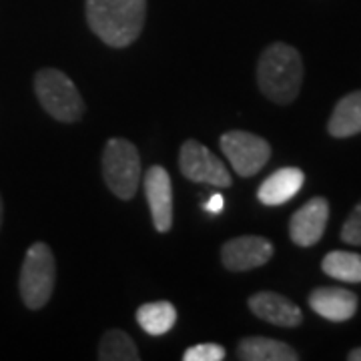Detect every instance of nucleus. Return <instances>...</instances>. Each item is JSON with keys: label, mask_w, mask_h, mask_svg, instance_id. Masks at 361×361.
<instances>
[{"label": "nucleus", "mask_w": 361, "mask_h": 361, "mask_svg": "<svg viewBox=\"0 0 361 361\" xmlns=\"http://www.w3.org/2000/svg\"><path fill=\"white\" fill-rule=\"evenodd\" d=\"M147 16V0H87L90 30L113 49H125L139 39Z\"/></svg>", "instance_id": "obj_1"}, {"label": "nucleus", "mask_w": 361, "mask_h": 361, "mask_svg": "<svg viewBox=\"0 0 361 361\" xmlns=\"http://www.w3.org/2000/svg\"><path fill=\"white\" fill-rule=\"evenodd\" d=\"M303 80V63L297 49L285 42L269 44L257 65V82L261 92L277 104L293 103Z\"/></svg>", "instance_id": "obj_2"}, {"label": "nucleus", "mask_w": 361, "mask_h": 361, "mask_svg": "<svg viewBox=\"0 0 361 361\" xmlns=\"http://www.w3.org/2000/svg\"><path fill=\"white\" fill-rule=\"evenodd\" d=\"M56 281V263L52 255L51 247L42 241H37L28 247L20 277H18V289L20 297L28 310H42L54 291Z\"/></svg>", "instance_id": "obj_3"}, {"label": "nucleus", "mask_w": 361, "mask_h": 361, "mask_svg": "<svg viewBox=\"0 0 361 361\" xmlns=\"http://www.w3.org/2000/svg\"><path fill=\"white\" fill-rule=\"evenodd\" d=\"M35 92L42 109L61 123H77L85 113V101L75 82L59 68H42L35 77Z\"/></svg>", "instance_id": "obj_4"}, {"label": "nucleus", "mask_w": 361, "mask_h": 361, "mask_svg": "<svg viewBox=\"0 0 361 361\" xmlns=\"http://www.w3.org/2000/svg\"><path fill=\"white\" fill-rule=\"evenodd\" d=\"M103 177L113 193L129 201L141 183V157L127 139H109L103 153Z\"/></svg>", "instance_id": "obj_5"}, {"label": "nucleus", "mask_w": 361, "mask_h": 361, "mask_svg": "<svg viewBox=\"0 0 361 361\" xmlns=\"http://www.w3.org/2000/svg\"><path fill=\"white\" fill-rule=\"evenodd\" d=\"M221 151L229 159L231 167L241 177H253L267 165L271 145L253 133L229 130L221 137Z\"/></svg>", "instance_id": "obj_6"}, {"label": "nucleus", "mask_w": 361, "mask_h": 361, "mask_svg": "<svg viewBox=\"0 0 361 361\" xmlns=\"http://www.w3.org/2000/svg\"><path fill=\"white\" fill-rule=\"evenodd\" d=\"M179 169L183 177L195 183H209L219 189H227L233 183L225 163L219 161V157L213 155L205 145L195 139L183 142L179 153Z\"/></svg>", "instance_id": "obj_7"}, {"label": "nucleus", "mask_w": 361, "mask_h": 361, "mask_svg": "<svg viewBox=\"0 0 361 361\" xmlns=\"http://www.w3.org/2000/svg\"><path fill=\"white\" fill-rule=\"evenodd\" d=\"M275 249L271 245L269 239L257 237V235H245V237H235L227 241L221 249V261L225 269L235 271H251L263 267L269 263Z\"/></svg>", "instance_id": "obj_8"}, {"label": "nucleus", "mask_w": 361, "mask_h": 361, "mask_svg": "<svg viewBox=\"0 0 361 361\" xmlns=\"http://www.w3.org/2000/svg\"><path fill=\"white\" fill-rule=\"evenodd\" d=\"M145 195L159 233L171 231L173 227V185L171 177L161 165H153L145 175Z\"/></svg>", "instance_id": "obj_9"}, {"label": "nucleus", "mask_w": 361, "mask_h": 361, "mask_svg": "<svg viewBox=\"0 0 361 361\" xmlns=\"http://www.w3.org/2000/svg\"><path fill=\"white\" fill-rule=\"evenodd\" d=\"M329 219V203L323 197H313L297 209L289 223V237L299 247L315 245L325 233Z\"/></svg>", "instance_id": "obj_10"}, {"label": "nucleus", "mask_w": 361, "mask_h": 361, "mask_svg": "<svg viewBox=\"0 0 361 361\" xmlns=\"http://www.w3.org/2000/svg\"><path fill=\"white\" fill-rule=\"evenodd\" d=\"M311 310L327 322H348L357 311V295L341 287H317L310 295Z\"/></svg>", "instance_id": "obj_11"}, {"label": "nucleus", "mask_w": 361, "mask_h": 361, "mask_svg": "<svg viewBox=\"0 0 361 361\" xmlns=\"http://www.w3.org/2000/svg\"><path fill=\"white\" fill-rule=\"evenodd\" d=\"M249 307L259 319L269 322L281 327H297L303 322V313L295 303L287 297L273 291H259L249 297Z\"/></svg>", "instance_id": "obj_12"}, {"label": "nucleus", "mask_w": 361, "mask_h": 361, "mask_svg": "<svg viewBox=\"0 0 361 361\" xmlns=\"http://www.w3.org/2000/svg\"><path fill=\"white\" fill-rule=\"evenodd\" d=\"M305 175L297 167H285L271 173L267 179L261 183L257 197L263 205L277 207L291 201L303 187Z\"/></svg>", "instance_id": "obj_13"}, {"label": "nucleus", "mask_w": 361, "mask_h": 361, "mask_svg": "<svg viewBox=\"0 0 361 361\" xmlns=\"http://www.w3.org/2000/svg\"><path fill=\"white\" fill-rule=\"evenodd\" d=\"M237 357L243 361H297L299 353L283 341L253 336L239 343Z\"/></svg>", "instance_id": "obj_14"}, {"label": "nucleus", "mask_w": 361, "mask_h": 361, "mask_svg": "<svg viewBox=\"0 0 361 361\" xmlns=\"http://www.w3.org/2000/svg\"><path fill=\"white\" fill-rule=\"evenodd\" d=\"M327 129L329 135L337 139H345L361 133V90L349 92L336 104Z\"/></svg>", "instance_id": "obj_15"}, {"label": "nucleus", "mask_w": 361, "mask_h": 361, "mask_svg": "<svg viewBox=\"0 0 361 361\" xmlns=\"http://www.w3.org/2000/svg\"><path fill=\"white\" fill-rule=\"evenodd\" d=\"M177 322V310L171 301H153L145 303L137 310V323L149 336L159 337L171 331V327Z\"/></svg>", "instance_id": "obj_16"}, {"label": "nucleus", "mask_w": 361, "mask_h": 361, "mask_svg": "<svg viewBox=\"0 0 361 361\" xmlns=\"http://www.w3.org/2000/svg\"><path fill=\"white\" fill-rule=\"evenodd\" d=\"M323 273L343 283H361V255L349 251H331L323 257Z\"/></svg>", "instance_id": "obj_17"}, {"label": "nucleus", "mask_w": 361, "mask_h": 361, "mask_svg": "<svg viewBox=\"0 0 361 361\" xmlns=\"http://www.w3.org/2000/svg\"><path fill=\"white\" fill-rule=\"evenodd\" d=\"M99 360L101 361H139L135 341L123 329H109L99 343Z\"/></svg>", "instance_id": "obj_18"}, {"label": "nucleus", "mask_w": 361, "mask_h": 361, "mask_svg": "<svg viewBox=\"0 0 361 361\" xmlns=\"http://www.w3.org/2000/svg\"><path fill=\"white\" fill-rule=\"evenodd\" d=\"M185 361H221L225 360V348L219 343H199L183 353Z\"/></svg>", "instance_id": "obj_19"}, {"label": "nucleus", "mask_w": 361, "mask_h": 361, "mask_svg": "<svg viewBox=\"0 0 361 361\" xmlns=\"http://www.w3.org/2000/svg\"><path fill=\"white\" fill-rule=\"evenodd\" d=\"M341 239L349 243V245H360L361 247V201L353 207L351 215H349L343 229H341Z\"/></svg>", "instance_id": "obj_20"}, {"label": "nucleus", "mask_w": 361, "mask_h": 361, "mask_svg": "<svg viewBox=\"0 0 361 361\" xmlns=\"http://www.w3.org/2000/svg\"><path fill=\"white\" fill-rule=\"evenodd\" d=\"M223 207H225V199H223V195L221 193H213L207 199L205 203H203V209L209 211V213H215V215L223 211Z\"/></svg>", "instance_id": "obj_21"}, {"label": "nucleus", "mask_w": 361, "mask_h": 361, "mask_svg": "<svg viewBox=\"0 0 361 361\" xmlns=\"http://www.w3.org/2000/svg\"><path fill=\"white\" fill-rule=\"evenodd\" d=\"M349 361H361V348L351 349V353L348 355Z\"/></svg>", "instance_id": "obj_22"}, {"label": "nucleus", "mask_w": 361, "mask_h": 361, "mask_svg": "<svg viewBox=\"0 0 361 361\" xmlns=\"http://www.w3.org/2000/svg\"><path fill=\"white\" fill-rule=\"evenodd\" d=\"M0 225H2V197H0Z\"/></svg>", "instance_id": "obj_23"}]
</instances>
